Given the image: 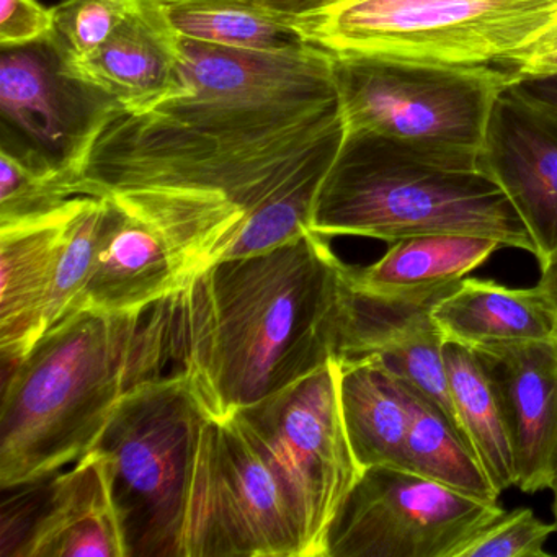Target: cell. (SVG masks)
I'll use <instances>...</instances> for the list:
<instances>
[{
	"instance_id": "cell-9",
	"label": "cell",
	"mask_w": 557,
	"mask_h": 557,
	"mask_svg": "<svg viewBox=\"0 0 557 557\" xmlns=\"http://www.w3.org/2000/svg\"><path fill=\"white\" fill-rule=\"evenodd\" d=\"M122 109L73 70L53 34L25 47L0 48V152L34 174L70 190L100 133Z\"/></svg>"
},
{
	"instance_id": "cell-26",
	"label": "cell",
	"mask_w": 557,
	"mask_h": 557,
	"mask_svg": "<svg viewBox=\"0 0 557 557\" xmlns=\"http://www.w3.org/2000/svg\"><path fill=\"white\" fill-rule=\"evenodd\" d=\"M138 0H63L53 12V37L70 60L99 48L135 11Z\"/></svg>"
},
{
	"instance_id": "cell-6",
	"label": "cell",
	"mask_w": 557,
	"mask_h": 557,
	"mask_svg": "<svg viewBox=\"0 0 557 557\" xmlns=\"http://www.w3.org/2000/svg\"><path fill=\"white\" fill-rule=\"evenodd\" d=\"M557 28V0H337L309 25L334 57L508 70Z\"/></svg>"
},
{
	"instance_id": "cell-32",
	"label": "cell",
	"mask_w": 557,
	"mask_h": 557,
	"mask_svg": "<svg viewBox=\"0 0 557 557\" xmlns=\"http://www.w3.org/2000/svg\"><path fill=\"white\" fill-rule=\"evenodd\" d=\"M541 265V278L537 286L549 296L550 301L557 308V252L553 256L547 257Z\"/></svg>"
},
{
	"instance_id": "cell-12",
	"label": "cell",
	"mask_w": 557,
	"mask_h": 557,
	"mask_svg": "<svg viewBox=\"0 0 557 557\" xmlns=\"http://www.w3.org/2000/svg\"><path fill=\"white\" fill-rule=\"evenodd\" d=\"M21 485L2 504V557H128L100 449L63 474Z\"/></svg>"
},
{
	"instance_id": "cell-23",
	"label": "cell",
	"mask_w": 557,
	"mask_h": 557,
	"mask_svg": "<svg viewBox=\"0 0 557 557\" xmlns=\"http://www.w3.org/2000/svg\"><path fill=\"white\" fill-rule=\"evenodd\" d=\"M403 384L409 407L407 471L485 500H497V492L461 430L412 384Z\"/></svg>"
},
{
	"instance_id": "cell-8",
	"label": "cell",
	"mask_w": 557,
	"mask_h": 557,
	"mask_svg": "<svg viewBox=\"0 0 557 557\" xmlns=\"http://www.w3.org/2000/svg\"><path fill=\"white\" fill-rule=\"evenodd\" d=\"M338 377L334 360L233 416L285 491L306 557L327 556L332 521L363 472L345 429Z\"/></svg>"
},
{
	"instance_id": "cell-28",
	"label": "cell",
	"mask_w": 557,
	"mask_h": 557,
	"mask_svg": "<svg viewBox=\"0 0 557 557\" xmlns=\"http://www.w3.org/2000/svg\"><path fill=\"white\" fill-rule=\"evenodd\" d=\"M53 12L37 0H0V48L25 47L53 34Z\"/></svg>"
},
{
	"instance_id": "cell-10",
	"label": "cell",
	"mask_w": 557,
	"mask_h": 557,
	"mask_svg": "<svg viewBox=\"0 0 557 557\" xmlns=\"http://www.w3.org/2000/svg\"><path fill=\"white\" fill-rule=\"evenodd\" d=\"M185 557H306L285 491L234 417L205 430Z\"/></svg>"
},
{
	"instance_id": "cell-11",
	"label": "cell",
	"mask_w": 557,
	"mask_h": 557,
	"mask_svg": "<svg viewBox=\"0 0 557 557\" xmlns=\"http://www.w3.org/2000/svg\"><path fill=\"white\" fill-rule=\"evenodd\" d=\"M504 511L407 469L368 468L332 521L325 557H459Z\"/></svg>"
},
{
	"instance_id": "cell-24",
	"label": "cell",
	"mask_w": 557,
	"mask_h": 557,
	"mask_svg": "<svg viewBox=\"0 0 557 557\" xmlns=\"http://www.w3.org/2000/svg\"><path fill=\"white\" fill-rule=\"evenodd\" d=\"M106 207L103 198L86 197L71 221L45 311V332L61 319L79 311L81 296L89 280Z\"/></svg>"
},
{
	"instance_id": "cell-17",
	"label": "cell",
	"mask_w": 557,
	"mask_h": 557,
	"mask_svg": "<svg viewBox=\"0 0 557 557\" xmlns=\"http://www.w3.org/2000/svg\"><path fill=\"white\" fill-rule=\"evenodd\" d=\"M178 38L169 34L141 4L99 48L70 60L73 70L119 100L125 110L141 109L168 96L177 84Z\"/></svg>"
},
{
	"instance_id": "cell-27",
	"label": "cell",
	"mask_w": 557,
	"mask_h": 557,
	"mask_svg": "<svg viewBox=\"0 0 557 557\" xmlns=\"http://www.w3.org/2000/svg\"><path fill=\"white\" fill-rule=\"evenodd\" d=\"M557 524L544 523L531 508L504 511L459 557H547L544 546Z\"/></svg>"
},
{
	"instance_id": "cell-21",
	"label": "cell",
	"mask_w": 557,
	"mask_h": 557,
	"mask_svg": "<svg viewBox=\"0 0 557 557\" xmlns=\"http://www.w3.org/2000/svg\"><path fill=\"white\" fill-rule=\"evenodd\" d=\"M504 249L497 240L465 234H423L389 244L373 265L351 269L350 282L371 293H403L459 282Z\"/></svg>"
},
{
	"instance_id": "cell-16",
	"label": "cell",
	"mask_w": 557,
	"mask_h": 557,
	"mask_svg": "<svg viewBox=\"0 0 557 557\" xmlns=\"http://www.w3.org/2000/svg\"><path fill=\"white\" fill-rule=\"evenodd\" d=\"M81 309L143 312L182 288L165 240L148 224L107 200Z\"/></svg>"
},
{
	"instance_id": "cell-14",
	"label": "cell",
	"mask_w": 557,
	"mask_h": 557,
	"mask_svg": "<svg viewBox=\"0 0 557 557\" xmlns=\"http://www.w3.org/2000/svg\"><path fill=\"white\" fill-rule=\"evenodd\" d=\"M497 389L517 487L550 488L557 471V341H521L472 348Z\"/></svg>"
},
{
	"instance_id": "cell-19",
	"label": "cell",
	"mask_w": 557,
	"mask_h": 557,
	"mask_svg": "<svg viewBox=\"0 0 557 557\" xmlns=\"http://www.w3.org/2000/svg\"><path fill=\"white\" fill-rule=\"evenodd\" d=\"M139 4L181 40L283 57L324 51L309 37L306 22L237 0H139Z\"/></svg>"
},
{
	"instance_id": "cell-30",
	"label": "cell",
	"mask_w": 557,
	"mask_h": 557,
	"mask_svg": "<svg viewBox=\"0 0 557 557\" xmlns=\"http://www.w3.org/2000/svg\"><path fill=\"white\" fill-rule=\"evenodd\" d=\"M237 2L311 25L315 17L327 11L337 0H237Z\"/></svg>"
},
{
	"instance_id": "cell-4",
	"label": "cell",
	"mask_w": 557,
	"mask_h": 557,
	"mask_svg": "<svg viewBox=\"0 0 557 557\" xmlns=\"http://www.w3.org/2000/svg\"><path fill=\"white\" fill-rule=\"evenodd\" d=\"M309 227L324 237L387 244L423 234H465L536 257L520 214L481 165L430 158L363 133L345 132Z\"/></svg>"
},
{
	"instance_id": "cell-18",
	"label": "cell",
	"mask_w": 557,
	"mask_h": 557,
	"mask_svg": "<svg viewBox=\"0 0 557 557\" xmlns=\"http://www.w3.org/2000/svg\"><path fill=\"white\" fill-rule=\"evenodd\" d=\"M445 342L469 348L521 341H557V308L540 288L513 289L465 278L433 309Z\"/></svg>"
},
{
	"instance_id": "cell-3",
	"label": "cell",
	"mask_w": 557,
	"mask_h": 557,
	"mask_svg": "<svg viewBox=\"0 0 557 557\" xmlns=\"http://www.w3.org/2000/svg\"><path fill=\"white\" fill-rule=\"evenodd\" d=\"M169 363L165 299L143 312L81 309L5 376L0 485L53 475L92 451L123 397Z\"/></svg>"
},
{
	"instance_id": "cell-25",
	"label": "cell",
	"mask_w": 557,
	"mask_h": 557,
	"mask_svg": "<svg viewBox=\"0 0 557 557\" xmlns=\"http://www.w3.org/2000/svg\"><path fill=\"white\" fill-rule=\"evenodd\" d=\"M73 198L63 182L34 174L0 152V230L50 216Z\"/></svg>"
},
{
	"instance_id": "cell-31",
	"label": "cell",
	"mask_w": 557,
	"mask_h": 557,
	"mask_svg": "<svg viewBox=\"0 0 557 557\" xmlns=\"http://www.w3.org/2000/svg\"><path fill=\"white\" fill-rule=\"evenodd\" d=\"M507 71H510L513 79L557 74V28L550 32L527 57L521 58L518 63L511 64Z\"/></svg>"
},
{
	"instance_id": "cell-29",
	"label": "cell",
	"mask_w": 557,
	"mask_h": 557,
	"mask_svg": "<svg viewBox=\"0 0 557 557\" xmlns=\"http://www.w3.org/2000/svg\"><path fill=\"white\" fill-rule=\"evenodd\" d=\"M508 89L557 123V74L517 77L511 81Z\"/></svg>"
},
{
	"instance_id": "cell-13",
	"label": "cell",
	"mask_w": 557,
	"mask_h": 557,
	"mask_svg": "<svg viewBox=\"0 0 557 557\" xmlns=\"http://www.w3.org/2000/svg\"><path fill=\"white\" fill-rule=\"evenodd\" d=\"M479 165L520 214L540 263L557 252V123L507 87L492 110Z\"/></svg>"
},
{
	"instance_id": "cell-15",
	"label": "cell",
	"mask_w": 557,
	"mask_h": 557,
	"mask_svg": "<svg viewBox=\"0 0 557 557\" xmlns=\"http://www.w3.org/2000/svg\"><path fill=\"white\" fill-rule=\"evenodd\" d=\"M84 198L74 197L50 216L0 230V351L4 364L18 363L45 334V311L58 259Z\"/></svg>"
},
{
	"instance_id": "cell-5",
	"label": "cell",
	"mask_w": 557,
	"mask_h": 557,
	"mask_svg": "<svg viewBox=\"0 0 557 557\" xmlns=\"http://www.w3.org/2000/svg\"><path fill=\"white\" fill-rule=\"evenodd\" d=\"M210 420L177 373L143 381L113 412L96 448L110 461L128 557H185Z\"/></svg>"
},
{
	"instance_id": "cell-2",
	"label": "cell",
	"mask_w": 557,
	"mask_h": 557,
	"mask_svg": "<svg viewBox=\"0 0 557 557\" xmlns=\"http://www.w3.org/2000/svg\"><path fill=\"white\" fill-rule=\"evenodd\" d=\"M348 273L314 231L214 263L165 298L172 373L223 422L321 370L338 358Z\"/></svg>"
},
{
	"instance_id": "cell-7",
	"label": "cell",
	"mask_w": 557,
	"mask_h": 557,
	"mask_svg": "<svg viewBox=\"0 0 557 557\" xmlns=\"http://www.w3.org/2000/svg\"><path fill=\"white\" fill-rule=\"evenodd\" d=\"M345 132L442 161L479 164L492 110L510 71L393 58L334 57Z\"/></svg>"
},
{
	"instance_id": "cell-33",
	"label": "cell",
	"mask_w": 557,
	"mask_h": 557,
	"mask_svg": "<svg viewBox=\"0 0 557 557\" xmlns=\"http://www.w3.org/2000/svg\"><path fill=\"white\" fill-rule=\"evenodd\" d=\"M550 491H553L554 495V515H556L557 518V471L556 475H554L553 485H550Z\"/></svg>"
},
{
	"instance_id": "cell-1",
	"label": "cell",
	"mask_w": 557,
	"mask_h": 557,
	"mask_svg": "<svg viewBox=\"0 0 557 557\" xmlns=\"http://www.w3.org/2000/svg\"><path fill=\"white\" fill-rule=\"evenodd\" d=\"M177 48L174 89L120 110L70 190L152 227L184 286L311 231L345 123L327 51L283 57L181 38Z\"/></svg>"
},
{
	"instance_id": "cell-20",
	"label": "cell",
	"mask_w": 557,
	"mask_h": 557,
	"mask_svg": "<svg viewBox=\"0 0 557 557\" xmlns=\"http://www.w3.org/2000/svg\"><path fill=\"white\" fill-rule=\"evenodd\" d=\"M345 429L361 469H407L409 407L403 381L374 358L344 361L338 377Z\"/></svg>"
},
{
	"instance_id": "cell-22",
	"label": "cell",
	"mask_w": 557,
	"mask_h": 557,
	"mask_svg": "<svg viewBox=\"0 0 557 557\" xmlns=\"http://www.w3.org/2000/svg\"><path fill=\"white\" fill-rule=\"evenodd\" d=\"M445 363L459 429L500 495L517 484V471L497 389L472 348L446 342Z\"/></svg>"
}]
</instances>
